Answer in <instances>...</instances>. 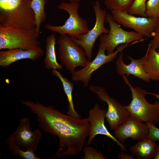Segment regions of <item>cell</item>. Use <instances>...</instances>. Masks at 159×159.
<instances>
[{
	"mask_svg": "<svg viewBox=\"0 0 159 159\" xmlns=\"http://www.w3.org/2000/svg\"><path fill=\"white\" fill-rule=\"evenodd\" d=\"M21 102L35 115L42 130L58 137L59 146L51 159L74 155L82 151L84 142L90 133V124L88 117L74 118L62 113L53 106H46L38 102L26 100Z\"/></svg>",
	"mask_w": 159,
	"mask_h": 159,
	"instance_id": "6da1fadb",
	"label": "cell"
},
{
	"mask_svg": "<svg viewBox=\"0 0 159 159\" xmlns=\"http://www.w3.org/2000/svg\"><path fill=\"white\" fill-rule=\"evenodd\" d=\"M32 0H0V26L26 29L36 28Z\"/></svg>",
	"mask_w": 159,
	"mask_h": 159,
	"instance_id": "7a4b0ae2",
	"label": "cell"
},
{
	"mask_svg": "<svg viewBox=\"0 0 159 159\" xmlns=\"http://www.w3.org/2000/svg\"><path fill=\"white\" fill-rule=\"evenodd\" d=\"M122 76L131 92L130 103L128 105H124L130 115L146 123L151 122L155 125L159 123V102L156 101L153 104L148 102L145 97L148 92L139 87H134L125 75Z\"/></svg>",
	"mask_w": 159,
	"mask_h": 159,
	"instance_id": "3957f363",
	"label": "cell"
},
{
	"mask_svg": "<svg viewBox=\"0 0 159 159\" xmlns=\"http://www.w3.org/2000/svg\"><path fill=\"white\" fill-rule=\"evenodd\" d=\"M36 28L26 29L0 26V49H34L39 46Z\"/></svg>",
	"mask_w": 159,
	"mask_h": 159,
	"instance_id": "277c9868",
	"label": "cell"
},
{
	"mask_svg": "<svg viewBox=\"0 0 159 159\" xmlns=\"http://www.w3.org/2000/svg\"><path fill=\"white\" fill-rule=\"evenodd\" d=\"M105 20L109 24V32L100 36L99 47L105 49L107 54L112 53L120 44L145 40L143 36L136 32L127 31L123 29L114 20L111 14L107 13Z\"/></svg>",
	"mask_w": 159,
	"mask_h": 159,
	"instance_id": "5b68a950",
	"label": "cell"
},
{
	"mask_svg": "<svg viewBox=\"0 0 159 159\" xmlns=\"http://www.w3.org/2000/svg\"><path fill=\"white\" fill-rule=\"evenodd\" d=\"M59 57L62 64L71 74L76 67L85 66L89 61L83 48L67 35H61L57 41Z\"/></svg>",
	"mask_w": 159,
	"mask_h": 159,
	"instance_id": "8992f818",
	"label": "cell"
},
{
	"mask_svg": "<svg viewBox=\"0 0 159 159\" xmlns=\"http://www.w3.org/2000/svg\"><path fill=\"white\" fill-rule=\"evenodd\" d=\"M79 7L78 3L61 2L58 6L57 8L68 12L69 17L62 26H55L47 24L45 26V28L60 35L86 33L90 29L87 20L79 16L78 13Z\"/></svg>",
	"mask_w": 159,
	"mask_h": 159,
	"instance_id": "52a82bcc",
	"label": "cell"
},
{
	"mask_svg": "<svg viewBox=\"0 0 159 159\" xmlns=\"http://www.w3.org/2000/svg\"><path fill=\"white\" fill-rule=\"evenodd\" d=\"M93 7L96 17L94 27L85 34L68 35L83 48L89 61H91L92 49L98 37L103 34L108 33L109 32V29L106 28L104 24L107 13L101 7L99 0H96L93 4Z\"/></svg>",
	"mask_w": 159,
	"mask_h": 159,
	"instance_id": "ba28073f",
	"label": "cell"
},
{
	"mask_svg": "<svg viewBox=\"0 0 159 159\" xmlns=\"http://www.w3.org/2000/svg\"><path fill=\"white\" fill-rule=\"evenodd\" d=\"M111 14L114 20L123 26L134 29L143 37H153L159 24V19L155 17H137L127 11L113 10Z\"/></svg>",
	"mask_w": 159,
	"mask_h": 159,
	"instance_id": "9c48e42d",
	"label": "cell"
},
{
	"mask_svg": "<svg viewBox=\"0 0 159 159\" xmlns=\"http://www.w3.org/2000/svg\"><path fill=\"white\" fill-rule=\"evenodd\" d=\"M89 88L99 99L107 104L105 118L111 130H114L130 115L124 105L110 96L104 88L96 85H90Z\"/></svg>",
	"mask_w": 159,
	"mask_h": 159,
	"instance_id": "30bf717a",
	"label": "cell"
},
{
	"mask_svg": "<svg viewBox=\"0 0 159 159\" xmlns=\"http://www.w3.org/2000/svg\"><path fill=\"white\" fill-rule=\"evenodd\" d=\"M129 43L121 44L112 53L106 55L105 49L99 47L97 55L92 61H89L87 64L80 69L75 70L72 74V78L74 82H82L85 87L88 85L93 73L104 64L112 62L116 57L119 52L131 45Z\"/></svg>",
	"mask_w": 159,
	"mask_h": 159,
	"instance_id": "8fae6325",
	"label": "cell"
},
{
	"mask_svg": "<svg viewBox=\"0 0 159 159\" xmlns=\"http://www.w3.org/2000/svg\"><path fill=\"white\" fill-rule=\"evenodd\" d=\"M114 130V136L121 143L129 138L132 140H143L148 138L149 133L146 123L131 115Z\"/></svg>",
	"mask_w": 159,
	"mask_h": 159,
	"instance_id": "7c38bea8",
	"label": "cell"
},
{
	"mask_svg": "<svg viewBox=\"0 0 159 159\" xmlns=\"http://www.w3.org/2000/svg\"><path fill=\"white\" fill-rule=\"evenodd\" d=\"M30 121L25 117L19 120V125L16 130L9 136L20 147L35 152L42 137V132L37 129L32 131Z\"/></svg>",
	"mask_w": 159,
	"mask_h": 159,
	"instance_id": "4fadbf2b",
	"label": "cell"
},
{
	"mask_svg": "<svg viewBox=\"0 0 159 159\" xmlns=\"http://www.w3.org/2000/svg\"><path fill=\"white\" fill-rule=\"evenodd\" d=\"M106 111V110L102 109L97 104H95L94 107L89 110L88 118L90 127L87 145L91 144L97 135H101L107 136L116 142L122 151H127L125 145L112 135L106 127L105 120Z\"/></svg>",
	"mask_w": 159,
	"mask_h": 159,
	"instance_id": "5bb4252c",
	"label": "cell"
},
{
	"mask_svg": "<svg viewBox=\"0 0 159 159\" xmlns=\"http://www.w3.org/2000/svg\"><path fill=\"white\" fill-rule=\"evenodd\" d=\"M44 51L39 47L34 49L17 48L0 52V66L7 68L13 63L25 59L35 60L42 56Z\"/></svg>",
	"mask_w": 159,
	"mask_h": 159,
	"instance_id": "9a60e30c",
	"label": "cell"
},
{
	"mask_svg": "<svg viewBox=\"0 0 159 159\" xmlns=\"http://www.w3.org/2000/svg\"><path fill=\"white\" fill-rule=\"evenodd\" d=\"M127 58L130 60L129 64H126L123 60V54L122 52L118 57L116 62V72L121 76L132 75L147 82H150L151 79L145 71L143 67L144 56L138 59H135L130 56Z\"/></svg>",
	"mask_w": 159,
	"mask_h": 159,
	"instance_id": "2e32d148",
	"label": "cell"
},
{
	"mask_svg": "<svg viewBox=\"0 0 159 159\" xmlns=\"http://www.w3.org/2000/svg\"><path fill=\"white\" fill-rule=\"evenodd\" d=\"M144 56L145 71L151 80L159 81V52L148 45Z\"/></svg>",
	"mask_w": 159,
	"mask_h": 159,
	"instance_id": "e0dca14e",
	"label": "cell"
},
{
	"mask_svg": "<svg viewBox=\"0 0 159 159\" xmlns=\"http://www.w3.org/2000/svg\"><path fill=\"white\" fill-rule=\"evenodd\" d=\"M158 144L148 138L139 140L134 146L130 147L132 155L138 159H150L154 158Z\"/></svg>",
	"mask_w": 159,
	"mask_h": 159,
	"instance_id": "ac0fdd59",
	"label": "cell"
},
{
	"mask_svg": "<svg viewBox=\"0 0 159 159\" xmlns=\"http://www.w3.org/2000/svg\"><path fill=\"white\" fill-rule=\"evenodd\" d=\"M56 37L54 34L46 39L45 56L44 60L45 67L47 69L60 70L63 67L57 61L55 52Z\"/></svg>",
	"mask_w": 159,
	"mask_h": 159,
	"instance_id": "d6986e66",
	"label": "cell"
},
{
	"mask_svg": "<svg viewBox=\"0 0 159 159\" xmlns=\"http://www.w3.org/2000/svg\"><path fill=\"white\" fill-rule=\"evenodd\" d=\"M52 74L57 77L61 81L64 92L67 96L69 103L67 115L74 118H80L82 117L75 110L73 103L72 92L74 84L70 82L67 78L64 76L58 70H52Z\"/></svg>",
	"mask_w": 159,
	"mask_h": 159,
	"instance_id": "ffe728a7",
	"label": "cell"
},
{
	"mask_svg": "<svg viewBox=\"0 0 159 159\" xmlns=\"http://www.w3.org/2000/svg\"><path fill=\"white\" fill-rule=\"evenodd\" d=\"M46 1L45 0H32L31 1V7L35 16L36 29L38 37L40 34V26L45 21L47 18L44 9Z\"/></svg>",
	"mask_w": 159,
	"mask_h": 159,
	"instance_id": "44dd1931",
	"label": "cell"
},
{
	"mask_svg": "<svg viewBox=\"0 0 159 159\" xmlns=\"http://www.w3.org/2000/svg\"><path fill=\"white\" fill-rule=\"evenodd\" d=\"M9 151L14 155L23 159H39L34 152L30 150L24 151L9 136L6 140Z\"/></svg>",
	"mask_w": 159,
	"mask_h": 159,
	"instance_id": "7402d4cb",
	"label": "cell"
},
{
	"mask_svg": "<svg viewBox=\"0 0 159 159\" xmlns=\"http://www.w3.org/2000/svg\"><path fill=\"white\" fill-rule=\"evenodd\" d=\"M134 0H104L106 7L111 10H116L127 11Z\"/></svg>",
	"mask_w": 159,
	"mask_h": 159,
	"instance_id": "603a6c76",
	"label": "cell"
},
{
	"mask_svg": "<svg viewBox=\"0 0 159 159\" xmlns=\"http://www.w3.org/2000/svg\"><path fill=\"white\" fill-rule=\"evenodd\" d=\"M147 0H134L127 12L132 15H138L146 17L145 14Z\"/></svg>",
	"mask_w": 159,
	"mask_h": 159,
	"instance_id": "cb8c5ba5",
	"label": "cell"
},
{
	"mask_svg": "<svg viewBox=\"0 0 159 159\" xmlns=\"http://www.w3.org/2000/svg\"><path fill=\"white\" fill-rule=\"evenodd\" d=\"M146 17L159 19V0H148L146 3Z\"/></svg>",
	"mask_w": 159,
	"mask_h": 159,
	"instance_id": "d4e9b609",
	"label": "cell"
},
{
	"mask_svg": "<svg viewBox=\"0 0 159 159\" xmlns=\"http://www.w3.org/2000/svg\"><path fill=\"white\" fill-rule=\"evenodd\" d=\"M84 155L82 156L83 159H105L100 151L98 152L94 148L87 146L83 149Z\"/></svg>",
	"mask_w": 159,
	"mask_h": 159,
	"instance_id": "484cf974",
	"label": "cell"
},
{
	"mask_svg": "<svg viewBox=\"0 0 159 159\" xmlns=\"http://www.w3.org/2000/svg\"><path fill=\"white\" fill-rule=\"evenodd\" d=\"M146 123L149 130L148 138L154 142H159V128L152 122H147Z\"/></svg>",
	"mask_w": 159,
	"mask_h": 159,
	"instance_id": "4316f807",
	"label": "cell"
},
{
	"mask_svg": "<svg viewBox=\"0 0 159 159\" xmlns=\"http://www.w3.org/2000/svg\"><path fill=\"white\" fill-rule=\"evenodd\" d=\"M153 37V39L150 41L148 45L156 49H158L159 48V24Z\"/></svg>",
	"mask_w": 159,
	"mask_h": 159,
	"instance_id": "83f0119b",
	"label": "cell"
},
{
	"mask_svg": "<svg viewBox=\"0 0 159 159\" xmlns=\"http://www.w3.org/2000/svg\"><path fill=\"white\" fill-rule=\"evenodd\" d=\"M118 158L122 159H134L132 155L124 153L123 152L120 153L118 155Z\"/></svg>",
	"mask_w": 159,
	"mask_h": 159,
	"instance_id": "f1b7e54d",
	"label": "cell"
},
{
	"mask_svg": "<svg viewBox=\"0 0 159 159\" xmlns=\"http://www.w3.org/2000/svg\"><path fill=\"white\" fill-rule=\"evenodd\" d=\"M154 158L155 159H159V143L158 145L156 153Z\"/></svg>",
	"mask_w": 159,
	"mask_h": 159,
	"instance_id": "f546056e",
	"label": "cell"
},
{
	"mask_svg": "<svg viewBox=\"0 0 159 159\" xmlns=\"http://www.w3.org/2000/svg\"><path fill=\"white\" fill-rule=\"evenodd\" d=\"M147 94H150L155 96L157 99L159 100V94H157L153 93L147 92Z\"/></svg>",
	"mask_w": 159,
	"mask_h": 159,
	"instance_id": "4dcf8cb0",
	"label": "cell"
},
{
	"mask_svg": "<svg viewBox=\"0 0 159 159\" xmlns=\"http://www.w3.org/2000/svg\"><path fill=\"white\" fill-rule=\"evenodd\" d=\"M61 0L63 1H69V2H75V3H79L81 0Z\"/></svg>",
	"mask_w": 159,
	"mask_h": 159,
	"instance_id": "1f68e13d",
	"label": "cell"
},
{
	"mask_svg": "<svg viewBox=\"0 0 159 159\" xmlns=\"http://www.w3.org/2000/svg\"><path fill=\"white\" fill-rule=\"evenodd\" d=\"M51 0H47L46 1H50Z\"/></svg>",
	"mask_w": 159,
	"mask_h": 159,
	"instance_id": "d6a6232c",
	"label": "cell"
}]
</instances>
